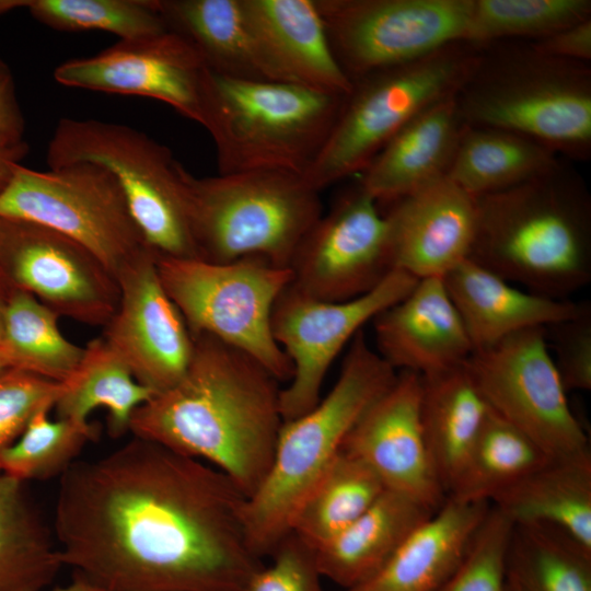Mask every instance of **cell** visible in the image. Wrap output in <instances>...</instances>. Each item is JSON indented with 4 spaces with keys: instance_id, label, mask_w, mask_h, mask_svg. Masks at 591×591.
<instances>
[{
    "instance_id": "obj_1",
    "label": "cell",
    "mask_w": 591,
    "mask_h": 591,
    "mask_svg": "<svg viewBox=\"0 0 591 591\" xmlns=\"http://www.w3.org/2000/svg\"><path fill=\"white\" fill-rule=\"evenodd\" d=\"M245 502L212 465L134 437L60 476L53 533L62 565L106 591H246L264 563Z\"/></svg>"
},
{
    "instance_id": "obj_2",
    "label": "cell",
    "mask_w": 591,
    "mask_h": 591,
    "mask_svg": "<svg viewBox=\"0 0 591 591\" xmlns=\"http://www.w3.org/2000/svg\"><path fill=\"white\" fill-rule=\"evenodd\" d=\"M192 336L186 371L135 410L129 431L212 465L248 498L268 473L283 422L280 382L244 351Z\"/></svg>"
},
{
    "instance_id": "obj_3",
    "label": "cell",
    "mask_w": 591,
    "mask_h": 591,
    "mask_svg": "<svg viewBox=\"0 0 591 591\" xmlns=\"http://www.w3.org/2000/svg\"><path fill=\"white\" fill-rule=\"evenodd\" d=\"M468 258L513 285L568 300L591 281V197L558 163L513 187L476 197Z\"/></svg>"
},
{
    "instance_id": "obj_4",
    "label": "cell",
    "mask_w": 591,
    "mask_h": 591,
    "mask_svg": "<svg viewBox=\"0 0 591 591\" xmlns=\"http://www.w3.org/2000/svg\"><path fill=\"white\" fill-rule=\"evenodd\" d=\"M455 95L464 123L511 131L558 155L591 157V67L540 51L530 40L476 46Z\"/></svg>"
},
{
    "instance_id": "obj_5",
    "label": "cell",
    "mask_w": 591,
    "mask_h": 591,
    "mask_svg": "<svg viewBox=\"0 0 591 591\" xmlns=\"http://www.w3.org/2000/svg\"><path fill=\"white\" fill-rule=\"evenodd\" d=\"M396 376L360 331L328 393L306 413L282 422L268 473L244 508L247 537L258 557L271 556L290 534L299 507L339 454L352 427Z\"/></svg>"
},
{
    "instance_id": "obj_6",
    "label": "cell",
    "mask_w": 591,
    "mask_h": 591,
    "mask_svg": "<svg viewBox=\"0 0 591 591\" xmlns=\"http://www.w3.org/2000/svg\"><path fill=\"white\" fill-rule=\"evenodd\" d=\"M346 96L209 69L201 126L215 143L218 173L278 170L304 175Z\"/></svg>"
},
{
    "instance_id": "obj_7",
    "label": "cell",
    "mask_w": 591,
    "mask_h": 591,
    "mask_svg": "<svg viewBox=\"0 0 591 591\" xmlns=\"http://www.w3.org/2000/svg\"><path fill=\"white\" fill-rule=\"evenodd\" d=\"M197 258L228 263L259 256L289 268L299 243L323 213L303 175L254 170L197 177L185 172Z\"/></svg>"
},
{
    "instance_id": "obj_8",
    "label": "cell",
    "mask_w": 591,
    "mask_h": 591,
    "mask_svg": "<svg viewBox=\"0 0 591 591\" xmlns=\"http://www.w3.org/2000/svg\"><path fill=\"white\" fill-rule=\"evenodd\" d=\"M49 169L93 163L120 185L149 248L160 256L197 258L186 169L144 132L97 119L61 118L47 146Z\"/></svg>"
},
{
    "instance_id": "obj_9",
    "label": "cell",
    "mask_w": 591,
    "mask_h": 591,
    "mask_svg": "<svg viewBox=\"0 0 591 591\" xmlns=\"http://www.w3.org/2000/svg\"><path fill=\"white\" fill-rule=\"evenodd\" d=\"M476 51V46L460 42L352 81L329 136L304 178L322 192L362 173L415 116L457 93Z\"/></svg>"
},
{
    "instance_id": "obj_10",
    "label": "cell",
    "mask_w": 591,
    "mask_h": 591,
    "mask_svg": "<svg viewBox=\"0 0 591 591\" xmlns=\"http://www.w3.org/2000/svg\"><path fill=\"white\" fill-rule=\"evenodd\" d=\"M155 263L192 335H210L256 359L280 383L290 381L293 367L270 322L277 298L291 282L289 268L259 256L213 263L155 254Z\"/></svg>"
},
{
    "instance_id": "obj_11",
    "label": "cell",
    "mask_w": 591,
    "mask_h": 591,
    "mask_svg": "<svg viewBox=\"0 0 591 591\" xmlns=\"http://www.w3.org/2000/svg\"><path fill=\"white\" fill-rule=\"evenodd\" d=\"M0 218L62 233L96 256L115 277L149 248L120 185L111 172L93 163L47 171L18 164L0 189Z\"/></svg>"
},
{
    "instance_id": "obj_12",
    "label": "cell",
    "mask_w": 591,
    "mask_h": 591,
    "mask_svg": "<svg viewBox=\"0 0 591 591\" xmlns=\"http://www.w3.org/2000/svg\"><path fill=\"white\" fill-rule=\"evenodd\" d=\"M465 368L487 406L549 459L590 453L588 437L555 367L545 327L514 333L473 352Z\"/></svg>"
},
{
    "instance_id": "obj_13",
    "label": "cell",
    "mask_w": 591,
    "mask_h": 591,
    "mask_svg": "<svg viewBox=\"0 0 591 591\" xmlns=\"http://www.w3.org/2000/svg\"><path fill=\"white\" fill-rule=\"evenodd\" d=\"M473 2L315 0L333 53L351 82L465 42Z\"/></svg>"
},
{
    "instance_id": "obj_14",
    "label": "cell",
    "mask_w": 591,
    "mask_h": 591,
    "mask_svg": "<svg viewBox=\"0 0 591 591\" xmlns=\"http://www.w3.org/2000/svg\"><path fill=\"white\" fill-rule=\"evenodd\" d=\"M418 280L395 268L371 291L343 302L314 299L291 283L285 288L270 320L274 338L293 367L280 393L283 421L317 404L325 376L343 348L364 324L407 296Z\"/></svg>"
},
{
    "instance_id": "obj_15",
    "label": "cell",
    "mask_w": 591,
    "mask_h": 591,
    "mask_svg": "<svg viewBox=\"0 0 591 591\" xmlns=\"http://www.w3.org/2000/svg\"><path fill=\"white\" fill-rule=\"evenodd\" d=\"M289 269L293 287L328 302L366 294L395 269L387 221L359 183L310 228Z\"/></svg>"
},
{
    "instance_id": "obj_16",
    "label": "cell",
    "mask_w": 591,
    "mask_h": 591,
    "mask_svg": "<svg viewBox=\"0 0 591 591\" xmlns=\"http://www.w3.org/2000/svg\"><path fill=\"white\" fill-rule=\"evenodd\" d=\"M34 296L59 316L105 326L119 301L116 277L81 244L48 227L0 218V286Z\"/></svg>"
},
{
    "instance_id": "obj_17",
    "label": "cell",
    "mask_w": 591,
    "mask_h": 591,
    "mask_svg": "<svg viewBox=\"0 0 591 591\" xmlns=\"http://www.w3.org/2000/svg\"><path fill=\"white\" fill-rule=\"evenodd\" d=\"M208 73L195 46L169 30L67 60L54 78L68 88L151 97L202 125Z\"/></svg>"
},
{
    "instance_id": "obj_18",
    "label": "cell",
    "mask_w": 591,
    "mask_h": 591,
    "mask_svg": "<svg viewBox=\"0 0 591 591\" xmlns=\"http://www.w3.org/2000/svg\"><path fill=\"white\" fill-rule=\"evenodd\" d=\"M117 309L103 339L154 394L174 385L186 371L194 338L160 280L155 254L147 248L116 275Z\"/></svg>"
},
{
    "instance_id": "obj_19",
    "label": "cell",
    "mask_w": 591,
    "mask_h": 591,
    "mask_svg": "<svg viewBox=\"0 0 591 591\" xmlns=\"http://www.w3.org/2000/svg\"><path fill=\"white\" fill-rule=\"evenodd\" d=\"M420 399L421 376L399 371L352 427L341 450L369 466L385 489L436 511L448 495L427 447Z\"/></svg>"
},
{
    "instance_id": "obj_20",
    "label": "cell",
    "mask_w": 591,
    "mask_h": 591,
    "mask_svg": "<svg viewBox=\"0 0 591 591\" xmlns=\"http://www.w3.org/2000/svg\"><path fill=\"white\" fill-rule=\"evenodd\" d=\"M384 206L395 268L417 279L443 278L468 258L476 200L448 176Z\"/></svg>"
},
{
    "instance_id": "obj_21",
    "label": "cell",
    "mask_w": 591,
    "mask_h": 591,
    "mask_svg": "<svg viewBox=\"0 0 591 591\" xmlns=\"http://www.w3.org/2000/svg\"><path fill=\"white\" fill-rule=\"evenodd\" d=\"M266 80L348 95L315 0H241Z\"/></svg>"
},
{
    "instance_id": "obj_22",
    "label": "cell",
    "mask_w": 591,
    "mask_h": 591,
    "mask_svg": "<svg viewBox=\"0 0 591 591\" xmlns=\"http://www.w3.org/2000/svg\"><path fill=\"white\" fill-rule=\"evenodd\" d=\"M372 323L376 352L395 370L424 376L463 366L473 354L441 277L419 279Z\"/></svg>"
},
{
    "instance_id": "obj_23",
    "label": "cell",
    "mask_w": 591,
    "mask_h": 591,
    "mask_svg": "<svg viewBox=\"0 0 591 591\" xmlns=\"http://www.w3.org/2000/svg\"><path fill=\"white\" fill-rule=\"evenodd\" d=\"M473 352L533 327H547L583 314L587 302L557 300L522 290L467 258L443 277Z\"/></svg>"
},
{
    "instance_id": "obj_24",
    "label": "cell",
    "mask_w": 591,
    "mask_h": 591,
    "mask_svg": "<svg viewBox=\"0 0 591 591\" xmlns=\"http://www.w3.org/2000/svg\"><path fill=\"white\" fill-rule=\"evenodd\" d=\"M455 95L415 116L361 173L360 186L379 206L448 176L466 125Z\"/></svg>"
},
{
    "instance_id": "obj_25",
    "label": "cell",
    "mask_w": 591,
    "mask_h": 591,
    "mask_svg": "<svg viewBox=\"0 0 591 591\" xmlns=\"http://www.w3.org/2000/svg\"><path fill=\"white\" fill-rule=\"evenodd\" d=\"M490 503L447 497L364 582L340 591H434L457 567Z\"/></svg>"
},
{
    "instance_id": "obj_26",
    "label": "cell",
    "mask_w": 591,
    "mask_h": 591,
    "mask_svg": "<svg viewBox=\"0 0 591 591\" xmlns=\"http://www.w3.org/2000/svg\"><path fill=\"white\" fill-rule=\"evenodd\" d=\"M432 512L404 495L385 489L359 518L314 549L322 578L341 590L364 582Z\"/></svg>"
},
{
    "instance_id": "obj_27",
    "label": "cell",
    "mask_w": 591,
    "mask_h": 591,
    "mask_svg": "<svg viewBox=\"0 0 591 591\" xmlns=\"http://www.w3.org/2000/svg\"><path fill=\"white\" fill-rule=\"evenodd\" d=\"M490 505L514 524L553 526L591 553V454L551 459Z\"/></svg>"
},
{
    "instance_id": "obj_28",
    "label": "cell",
    "mask_w": 591,
    "mask_h": 591,
    "mask_svg": "<svg viewBox=\"0 0 591 591\" xmlns=\"http://www.w3.org/2000/svg\"><path fill=\"white\" fill-rule=\"evenodd\" d=\"M488 412L465 363L421 376L422 430L447 495Z\"/></svg>"
},
{
    "instance_id": "obj_29",
    "label": "cell",
    "mask_w": 591,
    "mask_h": 591,
    "mask_svg": "<svg viewBox=\"0 0 591 591\" xmlns=\"http://www.w3.org/2000/svg\"><path fill=\"white\" fill-rule=\"evenodd\" d=\"M155 4L167 28L190 42L211 71L266 80L241 0H155Z\"/></svg>"
},
{
    "instance_id": "obj_30",
    "label": "cell",
    "mask_w": 591,
    "mask_h": 591,
    "mask_svg": "<svg viewBox=\"0 0 591 591\" xmlns=\"http://www.w3.org/2000/svg\"><path fill=\"white\" fill-rule=\"evenodd\" d=\"M559 162L556 152L533 139L465 125L448 177L476 198L530 181Z\"/></svg>"
},
{
    "instance_id": "obj_31",
    "label": "cell",
    "mask_w": 591,
    "mask_h": 591,
    "mask_svg": "<svg viewBox=\"0 0 591 591\" xmlns=\"http://www.w3.org/2000/svg\"><path fill=\"white\" fill-rule=\"evenodd\" d=\"M23 484L0 474V591H42L63 566Z\"/></svg>"
},
{
    "instance_id": "obj_32",
    "label": "cell",
    "mask_w": 591,
    "mask_h": 591,
    "mask_svg": "<svg viewBox=\"0 0 591 591\" xmlns=\"http://www.w3.org/2000/svg\"><path fill=\"white\" fill-rule=\"evenodd\" d=\"M61 384L54 405L58 418L86 422L94 409L103 407L112 438L128 432L135 410L154 395L135 380L102 336L89 341L80 364Z\"/></svg>"
},
{
    "instance_id": "obj_33",
    "label": "cell",
    "mask_w": 591,
    "mask_h": 591,
    "mask_svg": "<svg viewBox=\"0 0 591 591\" xmlns=\"http://www.w3.org/2000/svg\"><path fill=\"white\" fill-rule=\"evenodd\" d=\"M548 460L525 433L489 408L448 497L461 502L491 503Z\"/></svg>"
},
{
    "instance_id": "obj_34",
    "label": "cell",
    "mask_w": 591,
    "mask_h": 591,
    "mask_svg": "<svg viewBox=\"0 0 591 591\" xmlns=\"http://www.w3.org/2000/svg\"><path fill=\"white\" fill-rule=\"evenodd\" d=\"M5 294L0 349L9 368L57 383L68 380L80 364L84 347L62 335L60 316L34 296L21 290Z\"/></svg>"
},
{
    "instance_id": "obj_35",
    "label": "cell",
    "mask_w": 591,
    "mask_h": 591,
    "mask_svg": "<svg viewBox=\"0 0 591 591\" xmlns=\"http://www.w3.org/2000/svg\"><path fill=\"white\" fill-rule=\"evenodd\" d=\"M384 490L369 466L341 450L299 507L290 533L316 549L367 511Z\"/></svg>"
},
{
    "instance_id": "obj_36",
    "label": "cell",
    "mask_w": 591,
    "mask_h": 591,
    "mask_svg": "<svg viewBox=\"0 0 591 591\" xmlns=\"http://www.w3.org/2000/svg\"><path fill=\"white\" fill-rule=\"evenodd\" d=\"M507 564L523 591H591V553L553 526L513 523Z\"/></svg>"
},
{
    "instance_id": "obj_37",
    "label": "cell",
    "mask_w": 591,
    "mask_h": 591,
    "mask_svg": "<svg viewBox=\"0 0 591 591\" xmlns=\"http://www.w3.org/2000/svg\"><path fill=\"white\" fill-rule=\"evenodd\" d=\"M589 19L590 0H474L465 42H534Z\"/></svg>"
},
{
    "instance_id": "obj_38",
    "label": "cell",
    "mask_w": 591,
    "mask_h": 591,
    "mask_svg": "<svg viewBox=\"0 0 591 591\" xmlns=\"http://www.w3.org/2000/svg\"><path fill=\"white\" fill-rule=\"evenodd\" d=\"M51 409L42 408L32 417L19 439L3 454L1 473L22 483L61 476L76 462L84 445L97 436L96 427L89 421L51 420Z\"/></svg>"
},
{
    "instance_id": "obj_39",
    "label": "cell",
    "mask_w": 591,
    "mask_h": 591,
    "mask_svg": "<svg viewBox=\"0 0 591 591\" xmlns=\"http://www.w3.org/2000/svg\"><path fill=\"white\" fill-rule=\"evenodd\" d=\"M23 8L57 31H104L119 40L169 31L155 0H24Z\"/></svg>"
},
{
    "instance_id": "obj_40",
    "label": "cell",
    "mask_w": 591,
    "mask_h": 591,
    "mask_svg": "<svg viewBox=\"0 0 591 591\" xmlns=\"http://www.w3.org/2000/svg\"><path fill=\"white\" fill-rule=\"evenodd\" d=\"M512 529L513 522L490 505L462 560L434 591H507Z\"/></svg>"
},
{
    "instance_id": "obj_41",
    "label": "cell",
    "mask_w": 591,
    "mask_h": 591,
    "mask_svg": "<svg viewBox=\"0 0 591 591\" xmlns=\"http://www.w3.org/2000/svg\"><path fill=\"white\" fill-rule=\"evenodd\" d=\"M61 389V383L16 369L0 374V474L5 451L38 410L54 408Z\"/></svg>"
},
{
    "instance_id": "obj_42",
    "label": "cell",
    "mask_w": 591,
    "mask_h": 591,
    "mask_svg": "<svg viewBox=\"0 0 591 591\" xmlns=\"http://www.w3.org/2000/svg\"><path fill=\"white\" fill-rule=\"evenodd\" d=\"M251 578L246 591H323L314 549L288 534Z\"/></svg>"
},
{
    "instance_id": "obj_43",
    "label": "cell",
    "mask_w": 591,
    "mask_h": 591,
    "mask_svg": "<svg viewBox=\"0 0 591 591\" xmlns=\"http://www.w3.org/2000/svg\"><path fill=\"white\" fill-rule=\"evenodd\" d=\"M548 348L565 390L591 389V309L545 327Z\"/></svg>"
},
{
    "instance_id": "obj_44",
    "label": "cell",
    "mask_w": 591,
    "mask_h": 591,
    "mask_svg": "<svg viewBox=\"0 0 591 591\" xmlns=\"http://www.w3.org/2000/svg\"><path fill=\"white\" fill-rule=\"evenodd\" d=\"M540 51L579 62L591 61V19L532 42Z\"/></svg>"
},
{
    "instance_id": "obj_45",
    "label": "cell",
    "mask_w": 591,
    "mask_h": 591,
    "mask_svg": "<svg viewBox=\"0 0 591 591\" xmlns=\"http://www.w3.org/2000/svg\"><path fill=\"white\" fill-rule=\"evenodd\" d=\"M25 121L10 67L0 58V136L23 138Z\"/></svg>"
},
{
    "instance_id": "obj_46",
    "label": "cell",
    "mask_w": 591,
    "mask_h": 591,
    "mask_svg": "<svg viewBox=\"0 0 591 591\" xmlns=\"http://www.w3.org/2000/svg\"><path fill=\"white\" fill-rule=\"evenodd\" d=\"M28 150L24 138L0 136V189L12 175L14 167L26 157Z\"/></svg>"
},
{
    "instance_id": "obj_47",
    "label": "cell",
    "mask_w": 591,
    "mask_h": 591,
    "mask_svg": "<svg viewBox=\"0 0 591 591\" xmlns=\"http://www.w3.org/2000/svg\"><path fill=\"white\" fill-rule=\"evenodd\" d=\"M53 591H106V590L86 580L85 578L74 575L73 580L69 584L56 588Z\"/></svg>"
},
{
    "instance_id": "obj_48",
    "label": "cell",
    "mask_w": 591,
    "mask_h": 591,
    "mask_svg": "<svg viewBox=\"0 0 591 591\" xmlns=\"http://www.w3.org/2000/svg\"><path fill=\"white\" fill-rule=\"evenodd\" d=\"M24 0H0V14L23 8Z\"/></svg>"
},
{
    "instance_id": "obj_49",
    "label": "cell",
    "mask_w": 591,
    "mask_h": 591,
    "mask_svg": "<svg viewBox=\"0 0 591 591\" xmlns=\"http://www.w3.org/2000/svg\"><path fill=\"white\" fill-rule=\"evenodd\" d=\"M2 287L0 286V344L2 341L3 336V312H4V304H5V296Z\"/></svg>"
},
{
    "instance_id": "obj_50",
    "label": "cell",
    "mask_w": 591,
    "mask_h": 591,
    "mask_svg": "<svg viewBox=\"0 0 591 591\" xmlns=\"http://www.w3.org/2000/svg\"><path fill=\"white\" fill-rule=\"evenodd\" d=\"M507 591H523L520 586L508 575Z\"/></svg>"
},
{
    "instance_id": "obj_51",
    "label": "cell",
    "mask_w": 591,
    "mask_h": 591,
    "mask_svg": "<svg viewBox=\"0 0 591 591\" xmlns=\"http://www.w3.org/2000/svg\"><path fill=\"white\" fill-rule=\"evenodd\" d=\"M10 369L9 366H8V362L5 360V357L2 352V350L0 349V374L2 372H4L5 370Z\"/></svg>"
}]
</instances>
